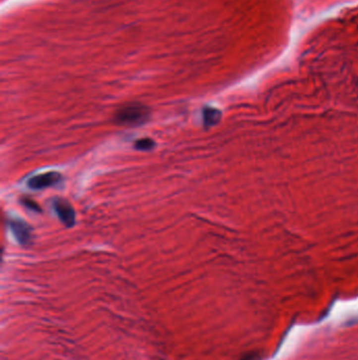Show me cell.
I'll use <instances>...</instances> for the list:
<instances>
[{"mask_svg": "<svg viewBox=\"0 0 358 360\" xmlns=\"http://www.w3.org/2000/svg\"><path fill=\"white\" fill-rule=\"evenodd\" d=\"M156 146V143L151 138H142L135 144V147L139 151H150Z\"/></svg>", "mask_w": 358, "mask_h": 360, "instance_id": "6", "label": "cell"}, {"mask_svg": "<svg viewBox=\"0 0 358 360\" xmlns=\"http://www.w3.org/2000/svg\"><path fill=\"white\" fill-rule=\"evenodd\" d=\"M222 117L221 111L210 107H206L203 110V122L205 128H209L219 124Z\"/></svg>", "mask_w": 358, "mask_h": 360, "instance_id": "5", "label": "cell"}, {"mask_svg": "<svg viewBox=\"0 0 358 360\" xmlns=\"http://www.w3.org/2000/svg\"><path fill=\"white\" fill-rule=\"evenodd\" d=\"M62 181H63V178L61 174L57 172H49L32 177L28 182V186L33 190H42L51 187H58Z\"/></svg>", "mask_w": 358, "mask_h": 360, "instance_id": "2", "label": "cell"}, {"mask_svg": "<svg viewBox=\"0 0 358 360\" xmlns=\"http://www.w3.org/2000/svg\"><path fill=\"white\" fill-rule=\"evenodd\" d=\"M150 118V110L139 102H130L122 105L115 113L114 120L117 125L124 127H139L146 124Z\"/></svg>", "mask_w": 358, "mask_h": 360, "instance_id": "1", "label": "cell"}, {"mask_svg": "<svg viewBox=\"0 0 358 360\" xmlns=\"http://www.w3.org/2000/svg\"><path fill=\"white\" fill-rule=\"evenodd\" d=\"M10 230L15 236L16 240L22 245L30 243L32 239V229L28 223L20 220V219H8L7 221Z\"/></svg>", "mask_w": 358, "mask_h": 360, "instance_id": "4", "label": "cell"}, {"mask_svg": "<svg viewBox=\"0 0 358 360\" xmlns=\"http://www.w3.org/2000/svg\"><path fill=\"white\" fill-rule=\"evenodd\" d=\"M53 207L61 222H63L67 227H71L75 224L76 221L75 211L66 200L61 198L54 199Z\"/></svg>", "mask_w": 358, "mask_h": 360, "instance_id": "3", "label": "cell"}, {"mask_svg": "<svg viewBox=\"0 0 358 360\" xmlns=\"http://www.w3.org/2000/svg\"><path fill=\"white\" fill-rule=\"evenodd\" d=\"M22 204L24 205V207L29 208V209H31V210H33V211H36V212H41V210H40V208L38 207V205L36 204V203H34L33 200H31V199H29V198H25V199H23V200H22Z\"/></svg>", "mask_w": 358, "mask_h": 360, "instance_id": "7", "label": "cell"}]
</instances>
